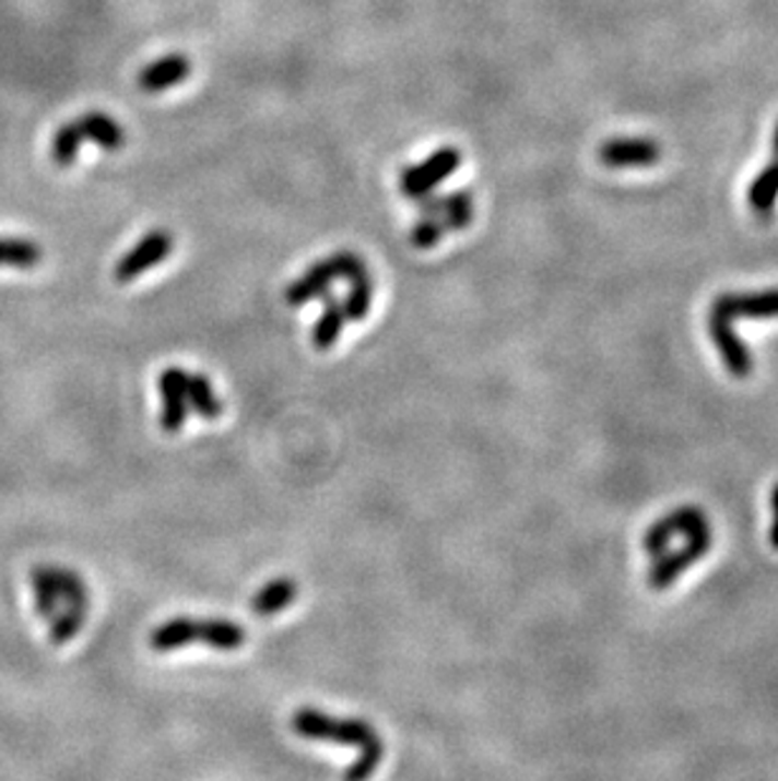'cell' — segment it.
I'll list each match as a JSON object with an SVG mask.
<instances>
[{
    "label": "cell",
    "mask_w": 778,
    "mask_h": 781,
    "mask_svg": "<svg viewBox=\"0 0 778 781\" xmlns=\"http://www.w3.org/2000/svg\"><path fill=\"white\" fill-rule=\"evenodd\" d=\"M291 729L296 736L311 738V741H334L339 746H356L359 748V759H356L350 769H346L344 781H369L375 777L385 756L382 738L367 721L359 719H334L314 708H302L291 719Z\"/></svg>",
    "instance_id": "obj_1"
},
{
    "label": "cell",
    "mask_w": 778,
    "mask_h": 781,
    "mask_svg": "<svg viewBox=\"0 0 778 781\" xmlns=\"http://www.w3.org/2000/svg\"><path fill=\"white\" fill-rule=\"evenodd\" d=\"M364 271H367V265H364L362 256H356L354 251H339L329 256V259L316 261L302 279H296L286 288V304L302 306L306 301H316L327 288H331L334 281H352Z\"/></svg>",
    "instance_id": "obj_2"
},
{
    "label": "cell",
    "mask_w": 778,
    "mask_h": 781,
    "mask_svg": "<svg viewBox=\"0 0 778 781\" xmlns=\"http://www.w3.org/2000/svg\"><path fill=\"white\" fill-rule=\"evenodd\" d=\"M708 531H712L710 521L700 506H680V509L664 513L662 519L655 521L652 526L645 531L643 546L650 557H658V554L670 549V542L675 536L693 539L708 534Z\"/></svg>",
    "instance_id": "obj_3"
},
{
    "label": "cell",
    "mask_w": 778,
    "mask_h": 781,
    "mask_svg": "<svg viewBox=\"0 0 778 781\" xmlns=\"http://www.w3.org/2000/svg\"><path fill=\"white\" fill-rule=\"evenodd\" d=\"M460 163H463V157H460V150L456 147H440L437 152H433L425 163L404 167L400 173V190L404 198L417 200L425 198L433 192L437 185L448 180V177L458 170Z\"/></svg>",
    "instance_id": "obj_4"
},
{
    "label": "cell",
    "mask_w": 778,
    "mask_h": 781,
    "mask_svg": "<svg viewBox=\"0 0 778 781\" xmlns=\"http://www.w3.org/2000/svg\"><path fill=\"white\" fill-rule=\"evenodd\" d=\"M712 546V531L693 539H685V546L677 552H662L655 557L650 571H647V587L655 592L670 590L672 584L677 582V577L683 575V571L691 569L695 561H700L705 554L710 552Z\"/></svg>",
    "instance_id": "obj_5"
},
{
    "label": "cell",
    "mask_w": 778,
    "mask_h": 781,
    "mask_svg": "<svg viewBox=\"0 0 778 781\" xmlns=\"http://www.w3.org/2000/svg\"><path fill=\"white\" fill-rule=\"evenodd\" d=\"M173 246H175L173 233L167 230L148 233V236L140 238V244H137L132 251L121 256L115 269V279L119 284H129V281L142 276L144 271L155 269L157 263L165 261L167 256L173 253Z\"/></svg>",
    "instance_id": "obj_6"
},
{
    "label": "cell",
    "mask_w": 778,
    "mask_h": 781,
    "mask_svg": "<svg viewBox=\"0 0 778 781\" xmlns=\"http://www.w3.org/2000/svg\"><path fill=\"white\" fill-rule=\"evenodd\" d=\"M710 313L728 321L735 319H778V288L745 294H720L710 306Z\"/></svg>",
    "instance_id": "obj_7"
},
{
    "label": "cell",
    "mask_w": 778,
    "mask_h": 781,
    "mask_svg": "<svg viewBox=\"0 0 778 781\" xmlns=\"http://www.w3.org/2000/svg\"><path fill=\"white\" fill-rule=\"evenodd\" d=\"M662 157L660 144L655 140H645V137H620V140H610L599 147V163L604 167H650L658 165Z\"/></svg>",
    "instance_id": "obj_8"
},
{
    "label": "cell",
    "mask_w": 778,
    "mask_h": 781,
    "mask_svg": "<svg viewBox=\"0 0 778 781\" xmlns=\"http://www.w3.org/2000/svg\"><path fill=\"white\" fill-rule=\"evenodd\" d=\"M708 334L716 350L723 359V365L733 377H748L753 372V352L741 342V336L735 334L733 321H728L723 317H716V313H708Z\"/></svg>",
    "instance_id": "obj_9"
},
{
    "label": "cell",
    "mask_w": 778,
    "mask_h": 781,
    "mask_svg": "<svg viewBox=\"0 0 778 781\" xmlns=\"http://www.w3.org/2000/svg\"><path fill=\"white\" fill-rule=\"evenodd\" d=\"M417 211L420 215H435L445 223L448 233L465 230L470 223H473L475 203H473V192L470 190H456L448 192V196H429L417 198Z\"/></svg>",
    "instance_id": "obj_10"
},
{
    "label": "cell",
    "mask_w": 778,
    "mask_h": 781,
    "mask_svg": "<svg viewBox=\"0 0 778 781\" xmlns=\"http://www.w3.org/2000/svg\"><path fill=\"white\" fill-rule=\"evenodd\" d=\"M162 394V417L160 425L165 433H177L188 421V372L180 367H169L160 375Z\"/></svg>",
    "instance_id": "obj_11"
},
{
    "label": "cell",
    "mask_w": 778,
    "mask_h": 781,
    "mask_svg": "<svg viewBox=\"0 0 778 781\" xmlns=\"http://www.w3.org/2000/svg\"><path fill=\"white\" fill-rule=\"evenodd\" d=\"M190 71H192V63L188 56L169 54L148 63V67L140 71V76H137V86L148 94H157L185 82V79L190 76Z\"/></svg>",
    "instance_id": "obj_12"
},
{
    "label": "cell",
    "mask_w": 778,
    "mask_h": 781,
    "mask_svg": "<svg viewBox=\"0 0 778 781\" xmlns=\"http://www.w3.org/2000/svg\"><path fill=\"white\" fill-rule=\"evenodd\" d=\"M316 301L323 304V311L314 327V347L319 352H327L334 347L339 334H342V329L346 324V313L342 299H337L331 288H327V292H323Z\"/></svg>",
    "instance_id": "obj_13"
},
{
    "label": "cell",
    "mask_w": 778,
    "mask_h": 781,
    "mask_svg": "<svg viewBox=\"0 0 778 781\" xmlns=\"http://www.w3.org/2000/svg\"><path fill=\"white\" fill-rule=\"evenodd\" d=\"M76 127L81 132V140L99 144L102 150L115 152L125 144V130L104 111H86L76 119Z\"/></svg>",
    "instance_id": "obj_14"
},
{
    "label": "cell",
    "mask_w": 778,
    "mask_h": 781,
    "mask_svg": "<svg viewBox=\"0 0 778 781\" xmlns=\"http://www.w3.org/2000/svg\"><path fill=\"white\" fill-rule=\"evenodd\" d=\"M298 594V584L291 577H281L273 579L271 584H266L261 592L256 594L254 602H250V610L256 612L258 617H271L275 612L286 610L291 602L296 600Z\"/></svg>",
    "instance_id": "obj_15"
},
{
    "label": "cell",
    "mask_w": 778,
    "mask_h": 781,
    "mask_svg": "<svg viewBox=\"0 0 778 781\" xmlns=\"http://www.w3.org/2000/svg\"><path fill=\"white\" fill-rule=\"evenodd\" d=\"M192 640H198V619L190 617L169 619V623L160 625L157 630L150 635V646L155 652H173L177 648L190 646Z\"/></svg>",
    "instance_id": "obj_16"
},
{
    "label": "cell",
    "mask_w": 778,
    "mask_h": 781,
    "mask_svg": "<svg viewBox=\"0 0 778 781\" xmlns=\"http://www.w3.org/2000/svg\"><path fill=\"white\" fill-rule=\"evenodd\" d=\"M198 640L215 650H238L246 642V630L231 619H198Z\"/></svg>",
    "instance_id": "obj_17"
},
{
    "label": "cell",
    "mask_w": 778,
    "mask_h": 781,
    "mask_svg": "<svg viewBox=\"0 0 778 781\" xmlns=\"http://www.w3.org/2000/svg\"><path fill=\"white\" fill-rule=\"evenodd\" d=\"M776 203H778V159L764 167L748 188V205L756 215L768 217L774 213Z\"/></svg>",
    "instance_id": "obj_18"
},
{
    "label": "cell",
    "mask_w": 778,
    "mask_h": 781,
    "mask_svg": "<svg viewBox=\"0 0 778 781\" xmlns=\"http://www.w3.org/2000/svg\"><path fill=\"white\" fill-rule=\"evenodd\" d=\"M188 405L202 417V421H217L223 413V405L221 400L215 398L213 384H210L208 377L202 375L188 372Z\"/></svg>",
    "instance_id": "obj_19"
},
{
    "label": "cell",
    "mask_w": 778,
    "mask_h": 781,
    "mask_svg": "<svg viewBox=\"0 0 778 781\" xmlns=\"http://www.w3.org/2000/svg\"><path fill=\"white\" fill-rule=\"evenodd\" d=\"M40 263V248L28 238H0V265L34 269Z\"/></svg>",
    "instance_id": "obj_20"
},
{
    "label": "cell",
    "mask_w": 778,
    "mask_h": 781,
    "mask_svg": "<svg viewBox=\"0 0 778 781\" xmlns=\"http://www.w3.org/2000/svg\"><path fill=\"white\" fill-rule=\"evenodd\" d=\"M372 294H375V286H372L369 271L359 273L350 281V294L342 301L346 321H362L372 309Z\"/></svg>",
    "instance_id": "obj_21"
},
{
    "label": "cell",
    "mask_w": 778,
    "mask_h": 781,
    "mask_svg": "<svg viewBox=\"0 0 778 781\" xmlns=\"http://www.w3.org/2000/svg\"><path fill=\"white\" fill-rule=\"evenodd\" d=\"M81 142H84V140H81V132H79L76 122L61 125L59 130H56L54 142H51L54 163L59 165V167H71V165H74L76 157H79Z\"/></svg>",
    "instance_id": "obj_22"
},
{
    "label": "cell",
    "mask_w": 778,
    "mask_h": 781,
    "mask_svg": "<svg viewBox=\"0 0 778 781\" xmlns=\"http://www.w3.org/2000/svg\"><path fill=\"white\" fill-rule=\"evenodd\" d=\"M445 233H448V228H445V223L440 221V217L420 215L415 228H412V233H410V240H412V246L420 248V251H427V248H435L437 244H440V240L445 238Z\"/></svg>",
    "instance_id": "obj_23"
},
{
    "label": "cell",
    "mask_w": 778,
    "mask_h": 781,
    "mask_svg": "<svg viewBox=\"0 0 778 781\" xmlns=\"http://www.w3.org/2000/svg\"><path fill=\"white\" fill-rule=\"evenodd\" d=\"M771 511H774V521H771V531H768V539H771V546L778 552V483L771 494Z\"/></svg>",
    "instance_id": "obj_24"
},
{
    "label": "cell",
    "mask_w": 778,
    "mask_h": 781,
    "mask_svg": "<svg viewBox=\"0 0 778 781\" xmlns=\"http://www.w3.org/2000/svg\"><path fill=\"white\" fill-rule=\"evenodd\" d=\"M774 155L778 159V125H776V130H774Z\"/></svg>",
    "instance_id": "obj_25"
}]
</instances>
